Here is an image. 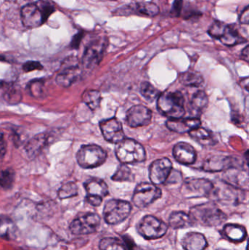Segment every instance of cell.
Returning a JSON list of instances; mask_svg holds the SVG:
<instances>
[{
	"mask_svg": "<svg viewBox=\"0 0 249 250\" xmlns=\"http://www.w3.org/2000/svg\"><path fill=\"white\" fill-rule=\"evenodd\" d=\"M190 215L194 225L204 227H217L227 220V215L214 203L209 202L194 206Z\"/></svg>",
	"mask_w": 249,
	"mask_h": 250,
	"instance_id": "6da1fadb",
	"label": "cell"
},
{
	"mask_svg": "<svg viewBox=\"0 0 249 250\" xmlns=\"http://www.w3.org/2000/svg\"><path fill=\"white\" fill-rule=\"evenodd\" d=\"M184 95L178 91H166L157 99L158 111L169 120H178L185 115Z\"/></svg>",
	"mask_w": 249,
	"mask_h": 250,
	"instance_id": "7a4b0ae2",
	"label": "cell"
},
{
	"mask_svg": "<svg viewBox=\"0 0 249 250\" xmlns=\"http://www.w3.org/2000/svg\"><path fill=\"white\" fill-rule=\"evenodd\" d=\"M117 158L122 164L142 163L146 158L144 147L133 139L125 138L115 147Z\"/></svg>",
	"mask_w": 249,
	"mask_h": 250,
	"instance_id": "3957f363",
	"label": "cell"
},
{
	"mask_svg": "<svg viewBox=\"0 0 249 250\" xmlns=\"http://www.w3.org/2000/svg\"><path fill=\"white\" fill-rule=\"evenodd\" d=\"M77 163L83 168L99 167L105 163L107 153L103 148L95 144L82 146L76 154Z\"/></svg>",
	"mask_w": 249,
	"mask_h": 250,
	"instance_id": "277c9868",
	"label": "cell"
},
{
	"mask_svg": "<svg viewBox=\"0 0 249 250\" xmlns=\"http://www.w3.org/2000/svg\"><path fill=\"white\" fill-rule=\"evenodd\" d=\"M211 196L223 205L236 206L243 201L244 194L243 191L235 185L228 182H219L214 184Z\"/></svg>",
	"mask_w": 249,
	"mask_h": 250,
	"instance_id": "5b68a950",
	"label": "cell"
},
{
	"mask_svg": "<svg viewBox=\"0 0 249 250\" xmlns=\"http://www.w3.org/2000/svg\"><path fill=\"white\" fill-rule=\"evenodd\" d=\"M132 206L127 201L112 199L105 204L103 210L104 220L108 225L119 224L131 213Z\"/></svg>",
	"mask_w": 249,
	"mask_h": 250,
	"instance_id": "8992f818",
	"label": "cell"
},
{
	"mask_svg": "<svg viewBox=\"0 0 249 250\" xmlns=\"http://www.w3.org/2000/svg\"><path fill=\"white\" fill-rule=\"evenodd\" d=\"M162 197V190L153 183L142 182L136 187L133 202L139 208H146Z\"/></svg>",
	"mask_w": 249,
	"mask_h": 250,
	"instance_id": "52a82bcc",
	"label": "cell"
},
{
	"mask_svg": "<svg viewBox=\"0 0 249 250\" xmlns=\"http://www.w3.org/2000/svg\"><path fill=\"white\" fill-rule=\"evenodd\" d=\"M213 188L214 184L209 179L192 178L186 179L181 188V193L187 198L210 197Z\"/></svg>",
	"mask_w": 249,
	"mask_h": 250,
	"instance_id": "ba28073f",
	"label": "cell"
},
{
	"mask_svg": "<svg viewBox=\"0 0 249 250\" xmlns=\"http://www.w3.org/2000/svg\"><path fill=\"white\" fill-rule=\"evenodd\" d=\"M168 229L166 223L152 215L145 216L137 226L138 233L148 240L162 238Z\"/></svg>",
	"mask_w": 249,
	"mask_h": 250,
	"instance_id": "9c48e42d",
	"label": "cell"
},
{
	"mask_svg": "<svg viewBox=\"0 0 249 250\" xmlns=\"http://www.w3.org/2000/svg\"><path fill=\"white\" fill-rule=\"evenodd\" d=\"M101 219L95 213H85L77 216L70 225L74 235H87L95 233L100 226Z\"/></svg>",
	"mask_w": 249,
	"mask_h": 250,
	"instance_id": "30bf717a",
	"label": "cell"
},
{
	"mask_svg": "<svg viewBox=\"0 0 249 250\" xmlns=\"http://www.w3.org/2000/svg\"><path fill=\"white\" fill-rule=\"evenodd\" d=\"M80 70L77 57H70L63 62L56 82L62 87H68L80 76Z\"/></svg>",
	"mask_w": 249,
	"mask_h": 250,
	"instance_id": "8fae6325",
	"label": "cell"
},
{
	"mask_svg": "<svg viewBox=\"0 0 249 250\" xmlns=\"http://www.w3.org/2000/svg\"><path fill=\"white\" fill-rule=\"evenodd\" d=\"M172 172V164L169 159H158L149 167V178L153 185H162L168 180Z\"/></svg>",
	"mask_w": 249,
	"mask_h": 250,
	"instance_id": "7c38bea8",
	"label": "cell"
},
{
	"mask_svg": "<svg viewBox=\"0 0 249 250\" xmlns=\"http://www.w3.org/2000/svg\"><path fill=\"white\" fill-rule=\"evenodd\" d=\"M107 41L98 39L89 44L85 51L82 63L86 68L92 69L99 64L106 48Z\"/></svg>",
	"mask_w": 249,
	"mask_h": 250,
	"instance_id": "4fadbf2b",
	"label": "cell"
},
{
	"mask_svg": "<svg viewBox=\"0 0 249 250\" xmlns=\"http://www.w3.org/2000/svg\"><path fill=\"white\" fill-rule=\"evenodd\" d=\"M104 138L108 142L118 144L125 139V134L121 122L116 118L108 119L99 123Z\"/></svg>",
	"mask_w": 249,
	"mask_h": 250,
	"instance_id": "5bb4252c",
	"label": "cell"
},
{
	"mask_svg": "<svg viewBox=\"0 0 249 250\" xmlns=\"http://www.w3.org/2000/svg\"><path fill=\"white\" fill-rule=\"evenodd\" d=\"M152 112L147 107L137 105L127 112L126 123L131 127L147 126L152 122Z\"/></svg>",
	"mask_w": 249,
	"mask_h": 250,
	"instance_id": "9a60e30c",
	"label": "cell"
},
{
	"mask_svg": "<svg viewBox=\"0 0 249 250\" xmlns=\"http://www.w3.org/2000/svg\"><path fill=\"white\" fill-rule=\"evenodd\" d=\"M235 161L236 160L230 156L213 155L205 160L202 169L209 173L225 171L236 167Z\"/></svg>",
	"mask_w": 249,
	"mask_h": 250,
	"instance_id": "2e32d148",
	"label": "cell"
},
{
	"mask_svg": "<svg viewBox=\"0 0 249 250\" xmlns=\"http://www.w3.org/2000/svg\"><path fill=\"white\" fill-rule=\"evenodd\" d=\"M20 16L23 26L28 29L39 27L45 21L40 7L35 3H30L22 7Z\"/></svg>",
	"mask_w": 249,
	"mask_h": 250,
	"instance_id": "e0dca14e",
	"label": "cell"
},
{
	"mask_svg": "<svg viewBox=\"0 0 249 250\" xmlns=\"http://www.w3.org/2000/svg\"><path fill=\"white\" fill-rule=\"evenodd\" d=\"M172 154L178 163L184 166L194 164L197 159V152L194 147L186 142L175 144L172 149Z\"/></svg>",
	"mask_w": 249,
	"mask_h": 250,
	"instance_id": "ac0fdd59",
	"label": "cell"
},
{
	"mask_svg": "<svg viewBox=\"0 0 249 250\" xmlns=\"http://www.w3.org/2000/svg\"><path fill=\"white\" fill-rule=\"evenodd\" d=\"M201 125V121L197 117L178 119V120H168L166 126L170 130L177 133H190L193 129L199 127Z\"/></svg>",
	"mask_w": 249,
	"mask_h": 250,
	"instance_id": "d6986e66",
	"label": "cell"
},
{
	"mask_svg": "<svg viewBox=\"0 0 249 250\" xmlns=\"http://www.w3.org/2000/svg\"><path fill=\"white\" fill-rule=\"evenodd\" d=\"M184 250H205L209 246L204 235L197 232L187 233L181 241Z\"/></svg>",
	"mask_w": 249,
	"mask_h": 250,
	"instance_id": "ffe728a7",
	"label": "cell"
},
{
	"mask_svg": "<svg viewBox=\"0 0 249 250\" xmlns=\"http://www.w3.org/2000/svg\"><path fill=\"white\" fill-rule=\"evenodd\" d=\"M222 233L225 238L235 243L244 242L247 237V229L244 226L238 224L229 223L225 225Z\"/></svg>",
	"mask_w": 249,
	"mask_h": 250,
	"instance_id": "44dd1931",
	"label": "cell"
},
{
	"mask_svg": "<svg viewBox=\"0 0 249 250\" xmlns=\"http://www.w3.org/2000/svg\"><path fill=\"white\" fill-rule=\"evenodd\" d=\"M219 41L222 44L228 47L234 46L247 42V39L244 38L240 33L238 29L234 25H227L223 34Z\"/></svg>",
	"mask_w": 249,
	"mask_h": 250,
	"instance_id": "7402d4cb",
	"label": "cell"
},
{
	"mask_svg": "<svg viewBox=\"0 0 249 250\" xmlns=\"http://www.w3.org/2000/svg\"><path fill=\"white\" fill-rule=\"evenodd\" d=\"M209 104V98L207 94L203 90L194 92L190 100V109L193 114L192 117H197L201 115L207 108Z\"/></svg>",
	"mask_w": 249,
	"mask_h": 250,
	"instance_id": "603a6c76",
	"label": "cell"
},
{
	"mask_svg": "<svg viewBox=\"0 0 249 250\" xmlns=\"http://www.w3.org/2000/svg\"><path fill=\"white\" fill-rule=\"evenodd\" d=\"M49 142V137L45 134H39L32 138L26 144L25 149L29 157L34 158L38 156Z\"/></svg>",
	"mask_w": 249,
	"mask_h": 250,
	"instance_id": "cb8c5ba5",
	"label": "cell"
},
{
	"mask_svg": "<svg viewBox=\"0 0 249 250\" xmlns=\"http://www.w3.org/2000/svg\"><path fill=\"white\" fill-rule=\"evenodd\" d=\"M84 188L87 195H97L102 198L107 196L109 192L107 184L98 178L88 179L84 183Z\"/></svg>",
	"mask_w": 249,
	"mask_h": 250,
	"instance_id": "d4e9b609",
	"label": "cell"
},
{
	"mask_svg": "<svg viewBox=\"0 0 249 250\" xmlns=\"http://www.w3.org/2000/svg\"><path fill=\"white\" fill-rule=\"evenodd\" d=\"M169 226L173 229H188L194 226L190 214L184 211H174L169 217Z\"/></svg>",
	"mask_w": 249,
	"mask_h": 250,
	"instance_id": "484cf974",
	"label": "cell"
},
{
	"mask_svg": "<svg viewBox=\"0 0 249 250\" xmlns=\"http://www.w3.org/2000/svg\"><path fill=\"white\" fill-rule=\"evenodd\" d=\"M190 135L193 140L204 146H213L216 144L213 134L206 128L199 127L193 129L190 132Z\"/></svg>",
	"mask_w": 249,
	"mask_h": 250,
	"instance_id": "4316f807",
	"label": "cell"
},
{
	"mask_svg": "<svg viewBox=\"0 0 249 250\" xmlns=\"http://www.w3.org/2000/svg\"><path fill=\"white\" fill-rule=\"evenodd\" d=\"M178 79L183 85L190 87H200L204 83L203 76L198 72L192 70L181 73Z\"/></svg>",
	"mask_w": 249,
	"mask_h": 250,
	"instance_id": "83f0119b",
	"label": "cell"
},
{
	"mask_svg": "<svg viewBox=\"0 0 249 250\" xmlns=\"http://www.w3.org/2000/svg\"><path fill=\"white\" fill-rule=\"evenodd\" d=\"M82 101L92 111H95L100 104V92L97 90H92V89L85 91L82 95Z\"/></svg>",
	"mask_w": 249,
	"mask_h": 250,
	"instance_id": "f1b7e54d",
	"label": "cell"
},
{
	"mask_svg": "<svg viewBox=\"0 0 249 250\" xmlns=\"http://www.w3.org/2000/svg\"><path fill=\"white\" fill-rule=\"evenodd\" d=\"M136 12L142 16L148 17H154L159 13V8L156 4L150 1L137 3L134 6Z\"/></svg>",
	"mask_w": 249,
	"mask_h": 250,
	"instance_id": "f546056e",
	"label": "cell"
},
{
	"mask_svg": "<svg viewBox=\"0 0 249 250\" xmlns=\"http://www.w3.org/2000/svg\"><path fill=\"white\" fill-rule=\"evenodd\" d=\"M142 96L149 103L153 102L160 96L161 92L149 82H144L140 85Z\"/></svg>",
	"mask_w": 249,
	"mask_h": 250,
	"instance_id": "4dcf8cb0",
	"label": "cell"
},
{
	"mask_svg": "<svg viewBox=\"0 0 249 250\" xmlns=\"http://www.w3.org/2000/svg\"><path fill=\"white\" fill-rule=\"evenodd\" d=\"M111 179L114 182H133L134 180V176L130 167L127 165L122 164L118 167Z\"/></svg>",
	"mask_w": 249,
	"mask_h": 250,
	"instance_id": "1f68e13d",
	"label": "cell"
},
{
	"mask_svg": "<svg viewBox=\"0 0 249 250\" xmlns=\"http://www.w3.org/2000/svg\"><path fill=\"white\" fill-rule=\"evenodd\" d=\"M99 250H127L124 244L115 238H104L99 242Z\"/></svg>",
	"mask_w": 249,
	"mask_h": 250,
	"instance_id": "d6a6232c",
	"label": "cell"
},
{
	"mask_svg": "<svg viewBox=\"0 0 249 250\" xmlns=\"http://www.w3.org/2000/svg\"><path fill=\"white\" fill-rule=\"evenodd\" d=\"M3 98L7 104H10V105H16L21 101V92L18 88L10 86L4 90Z\"/></svg>",
	"mask_w": 249,
	"mask_h": 250,
	"instance_id": "836d02e7",
	"label": "cell"
},
{
	"mask_svg": "<svg viewBox=\"0 0 249 250\" xmlns=\"http://www.w3.org/2000/svg\"><path fill=\"white\" fill-rule=\"evenodd\" d=\"M77 186L75 182H68L58 189V196L61 200L73 198L77 195Z\"/></svg>",
	"mask_w": 249,
	"mask_h": 250,
	"instance_id": "e575fe53",
	"label": "cell"
},
{
	"mask_svg": "<svg viewBox=\"0 0 249 250\" xmlns=\"http://www.w3.org/2000/svg\"><path fill=\"white\" fill-rule=\"evenodd\" d=\"M15 181V172L13 169L7 168L1 173V186L4 189H11Z\"/></svg>",
	"mask_w": 249,
	"mask_h": 250,
	"instance_id": "d590c367",
	"label": "cell"
},
{
	"mask_svg": "<svg viewBox=\"0 0 249 250\" xmlns=\"http://www.w3.org/2000/svg\"><path fill=\"white\" fill-rule=\"evenodd\" d=\"M227 25L228 24L224 23V22L216 21L213 22V23L211 25L209 30H208V33L209 34V35H210L211 38H214V39L219 40V38H221L222 34H223Z\"/></svg>",
	"mask_w": 249,
	"mask_h": 250,
	"instance_id": "8d00e7d4",
	"label": "cell"
},
{
	"mask_svg": "<svg viewBox=\"0 0 249 250\" xmlns=\"http://www.w3.org/2000/svg\"><path fill=\"white\" fill-rule=\"evenodd\" d=\"M43 83L41 80L32 81L28 85L29 93L33 97H39L42 95Z\"/></svg>",
	"mask_w": 249,
	"mask_h": 250,
	"instance_id": "74e56055",
	"label": "cell"
},
{
	"mask_svg": "<svg viewBox=\"0 0 249 250\" xmlns=\"http://www.w3.org/2000/svg\"><path fill=\"white\" fill-rule=\"evenodd\" d=\"M42 68L43 67L42 64L39 62L37 61L26 62L23 65V70L26 73L34 71V70H42Z\"/></svg>",
	"mask_w": 249,
	"mask_h": 250,
	"instance_id": "f35d334b",
	"label": "cell"
},
{
	"mask_svg": "<svg viewBox=\"0 0 249 250\" xmlns=\"http://www.w3.org/2000/svg\"><path fill=\"white\" fill-rule=\"evenodd\" d=\"M183 4H184L183 0H174L171 11V16L173 17H179L182 13Z\"/></svg>",
	"mask_w": 249,
	"mask_h": 250,
	"instance_id": "ab89813d",
	"label": "cell"
},
{
	"mask_svg": "<svg viewBox=\"0 0 249 250\" xmlns=\"http://www.w3.org/2000/svg\"><path fill=\"white\" fill-rule=\"evenodd\" d=\"M41 10H42V14H43L44 19L46 21L50 16L54 12V7L52 4L48 2H42L41 6H39Z\"/></svg>",
	"mask_w": 249,
	"mask_h": 250,
	"instance_id": "60d3db41",
	"label": "cell"
},
{
	"mask_svg": "<svg viewBox=\"0 0 249 250\" xmlns=\"http://www.w3.org/2000/svg\"><path fill=\"white\" fill-rule=\"evenodd\" d=\"M102 197L97 196V195H87L86 197V201L89 203L90 205L93 207H99L102 203Z\"/></svg>",
	"mask_w": 249,
	"mask_h": 250,
	"instance_id": "b9f144b4",
	"label": "cell"
},
{
	"mask_svg": "<svg viewBox=\"0 0 249 250\" xmlns=\"http://www.w3.org/2000/svg\"><path fill=\"white\" fill-rule=\"evenodd\" d=\"M83 35H84V34H83V31H80V32H77V34H76V35L73 37V40H72L71 44H70L72 48H79L80 42H81L82 39H83Z\"/></svg>",
	"mask_w": 249,
	"mask_h": 250,
	"instance_id": "7bdbcfd3",
	"label": "cell"
},
{
	"mask_svg": "<svg viewBox=\"0 0 249 250\" xmlns=\"http://www.w3.org/2000/svg\"><path fill=\"white\" fill-rule=\"evenodd\" d=\"M239 21L243 24H249V5L243 10L239 17Z\"/></svg>",
	"mask_w": 249,
	"mask_h": 250,
	"instance_id": "ee69618b",
	"label": "cell"
},
{
	"mask_svg": "<svg viewBox=\"0 0 249 250\" xmlns=\"http://www.w3.org/2000/svg\"><path fill=\"white\" fill-rule=\"evenodd\" d=\"M240 84H241V86H242L245 90L249 92V76L243 78L241 82H240Z\"/></svg>",
	"mask_w": 249,
	"mask_h": 250,
	"instance_id": "f6af8a7d",
	"label": "cell"
},
{
	"mask_svg": "<svg viewBox=\"0 0 249 250\" xmlns=\"http://www.w3.org/2000/svg\"><path fill=\"white\" fill-rule=\"evenodd\" d=\"M241 56H242L243 60L249 63V45L244 48L241 53Z\"/></svg>",
	"mask_w": 249,
	"mask_h": 250,
	"instance_id": "bcb514c9",
	"label": "cell"
},
{
	"mask_svg": "<svg viewBox=\"0 0 249 250\" xmlns=\"http://www.w3.org/2000/svg\"><path fill=\"white\" fill-rule=\"evenodd\" d=\"M4 138H3V134H1V157L4 156V151H5V148L4 147Z\"/></svg>",
	"mask_w": 249,
	"mask_h": 250,
	"instance_id": "7dc6e473",
	"label": "cell"
},
{
	"mask_svg": "<svg viewBox=\"0 0 249 250\" xmlns=\"http://www.w3.org/2000/svg\"><path fill=\"white\" fill-rule=\"evenodd\" d=\"M244 157H245L246 162H247L249 168V149L246 151L245 154H244Z\"/></svg>",
	"mask_w": 249,
	"mask_h": 250,
	"instance_id": "c3c4849f",
	"label": "cell"
},
{
	"mask_svg": "<svg viewBox=\"0 0 249 250\" xmlns=\"http://www.w3.org/2000/svg\"><path fill=\"white\" fill-rule=\"evenodd\" d=\"M216 250H227V249H223V248H220V249H218Z\"/></svg>",
	"mask_w": 249,
	"mask_h": 250,
	"instance_id": "681fc988",
	"label": "cell"
},
{
	"mask_svg": "<svg viewBox=\"0 0 249 250\" xmlns=\"http://www.w3.org/2000/svg\"><path fill=\"white\" fill-rule=\"evenodd\" d=\"M247 250H249V240L248 242V245H247Z\"/></svg>",
	"mask_w": 249,
	"mask_h": 250,
	"instance_id": "f907efd6",
	"label": "cell"
},
{
	"mask_svg": "<svg viewBox=\"0 0 249 250\" xmlns=\"http://www.w3.org/2000/svg\"><path fill=\"white\" fill-rule=\"evenodd\" d=\"M30 1H33V2H35V1H38V0H30Z\"/></svg>",
	"mask_w": 249,
	"mask_h": 250,
	"instance_id": "816d5d0a",
	"label": "cell"
}]
</instances>
